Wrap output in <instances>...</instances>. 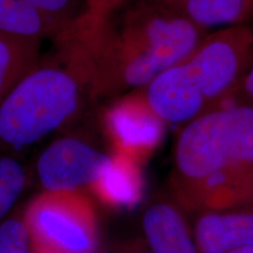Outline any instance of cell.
Instances as JSON below:
<instances>
[{
	"instance_id": "9a60e30c",
	"label": "cell",
	"mask_w": 253,
	"mask_h": 253,
	"mask_svg": "<svg viewBox=\"0 0 253 253\" xmlns=\"http://www.w3.org/2000/svg\"><path fill=\"white\" fill-rule=\"evenodd\" d=\"M0 253H34L23 216L0 223Z\"/></svg>"
},
{
	"instance_id": "3957f363",
	"label": "cell",
	"mask_w": 253,
	"mask_h": 253,
	"mask_svg": "<svg viewBox=\"0 0 253 253\" xmlns=\"http://www.w3.org/2000/svg\"><path fill=\"white\" fill-rule=\"evenodd\" d=\"M253 60V32L232 25L208 34L188 58L157 75L145 97L164 122L183 123L224 107Z\"/></svg>"
},
{
	"instance_id": "277c9868",
	"label": "cell",
	"mask_w": 253,
	"mask_h": 253,
	"mask_svg": "<svg viewBox=\"0 0 253 253\" xmlns=\"http://www.w3.org/2000/svg\"><path fill=\"white\" fill-rule=\"evenodd\" d=\"M90 100L81 66L59 54L39 62L0 104V148L18 151L42 141L79 115Z\"/></svg>"
},
{
	"instance_id": "d6986e66",
	"label": "cell",
	"mask_w": 253,
	"mask_h": 253,
	"mask_svg": "<svg viewBox=\"0 0 253 253\" xmlns=\"http://www.w3.org/2000/svg\"><path fill=\"white\" fill-rule=\"evenodd\" d=\"M123 253H153L148 249V246L142 243H132V244L128 245V248H126Z\"/></svg>"
},
{
	"instance_id": "ffe728a7",
	"label": "cell",
	"mask_w": 253,
	"mask_h": 253,
	"mask_svg": "<svg viewBox=\"0 0 253 253\" xmlns=\"http://www.w3.org/2000/svg\"><path fill=\"white\" fill-rule=\"evenodd\" d=\"M229 253H253V244L243 246V248L233 250V251H231Z\"/></svg>"
},
{
	"instance_id": "ba28073f",
	"label": "cell",
	"mask_w": 253,
	"mask_h": 253,
	"mask_svg": "<svg viewBox=\"0 0 253 253\" xmlns=\"http://www.w3.org/2000/svg\"><path fill=\"white\" fill-rule=\"evenodd\" d=\"M194 237L198 253H229L253 244V205L198 212Z\"/></svg>"
},
{
	"instance_id": "5b68a950",
	"label": "cell",
	"mask_w": 253,
	"mask_h": 253,
	"mask_svg": "<svg viewBox=\"0 0 253 253\" xmlns=\"http://www.w3.org/2000/svg\"><path fill=\"white\" fill-rule=\"evenodd\" d=\"M23 219L34 253H95L96 211L81 191H43L25 208Z\"/></svg>"
},
{
	"instance_id": "7c38bea8",
	"label": "cell",
	"mask_w": 253,
	"mask_h": 253,
	"mask_svg": "<svg viewBox=\"0 0 253 253\" xmlns=\"http://www.w3.org/2000/svg\"><path fill=\"white\" fill-rule=\"evenodd\" d=\"M201 27L238 24L253 9L252 0H161Z\"/></svg>"
},
{
	"instance_id": "5bb4252c",
	"label": "cell",
	"mask_w": 253,
	"mask_h": 253,
	"mask_svg": "<svg viewBox=\"0 0 253 253\" xmlns=\"http://www.w3.org/2000/svg\"><path fill=\"white\" fill-rule=\"evenodd\" d=\"M26 167L17 157L0 155V223L23 195L27 184Z\"/></svg>"
},
{
	"instance_id": "2e32d148",
	"label": "cell",
	"mask_w": 253,
	"mask_h": 253,
	"mask_svg": "<svg viewBox=\"0 0 253 253\" xmlns=\"http://www.w3.org/2000/svg\"><path fill=\"white\" fill-rule=\"evenodd\" d=\"M32 7L37 9L48 21L54 32L53 39L56 40L78 18L72 17V0H27Z\"/></svg>"
},
{
	"instance_id": "52a82bcc",
	"label": "cell",
	"mask_w": 253,
	"mask_h": 253,
	"mask_svg": "<svg viewBox=\"0 0 253 253\" xmlns=\"http://www.w3.org/2000/svg\"><path fill=\"white\" fill-rule=\"evenodd\" d=\"M109 156L84 138L66 136L38 157L37 177L45 191L84 192L96 181Z\"/></svg>"
},
{
	"instance_id": "ac0fdd59",
	"label": "cell",
	"mask_w": 253,
	"mask_h": 253,
	"mask_svg": "<svg viewBox=\"0 0 253 253\" xmlns=\"http://www.w3.org/2000/svg\"><path fill=\"white\" fill-rule=\"evenodd\" d=\"M237 93H239L240 97L243 99V101L239 104L253 107V60L248 73H246L244 80H243L242 84H240L239 90Z\"/></svg>"
},
{
	"instance_id": "8992f818",
	"label": "cell",
	"mask_w": 253,
	"mask_h": 253,
	"mask_svg": "<svg viewBox=\"0 0 253 253\" xmlns=\"http://www.w3.org/2000/svg\"><path fill=\"white\" fill-rule=\"evenodd\" d=\"M164 123L150 107L144 91H134L115 99L101 118L112 153L141 164L160 145Z\"/></svg>"
},
{
	"instance_id": "6da1fadb",
	"label": "cell",
	"mask_w": 253,
	"mask_h": 253,
	"mask_svg": "<svg viewBox=\"0 0 253 253\" xmlns=\"http://www.w3.org/2000/svg\"><path fill=\"white\" fill-rule=\"evenodd\" d=\"M204 37L203 27L161 0H128L102 18L84 12L55 42L79 62L97 101L147 87Z\"/></svg>"
},
{
	"instance_id": "8fae6325",
	"label": "cell",
	"mask_w": 253,
	"mask_h": 253,
	"mask_svg": "<svg viewBox=\"0 0 253 253\" xmlns=\"http://www.w3.org/2000/svg\"><path fill=\"white\" fill-rule=\"evenodd\" d=\"M41 39L0 32V104L39 63Z\"/></svg>"
},
{
	"instance_id": "44dd1931",
	"label": "cell",
	"mask_w": 253,
	"mask_h": 253,
	"mask_svg": "<svg viewBox=\"0 0 253 253\" xmlns=\"http://www.w3.org/2000/svg\"><path fill=\"white\" fill-rule=\"evenodd\" d=\"M252 2H253V0H252Z\"/></svg>"
},
{
	"instance_id": "e0dca14e",
	"label": "cell",
	"mask_w": 253,
	"mask_h": 253,
	"mask_svg": "<svg viewBox=\"0 0 253 253\" xmlns=\"http://www.w3.org/2000/svg\"><path fill=\"white\" fill-rule=\"evenodd\" d=\"M128 0H87V13L93 17L102 18L116 11Z\"/></svg>"
},
{
	"instance_id": "4fadbf2b",
	"label": "cell",
	"mask_w": 253,
	"mask_h": 253,
	"mask_svg": "<svg viewBox=\"0 0 253 253\" xmlns=\"http://www.w3.org/2000/svg\"><path fill=\"white\" fill-rule=\"evenodd\" d=\"M0 32L38 39L54 36L48 21L27 0H0Z\"/></svg>"
},
{
	"instance_id": "30bf717a",
	"label": "cell",
	"mask_w": 253,
	"mask_h": 253,
	"mask_svg": "<svg viewBox=\"0 0 253 253\" xmlns=\"http://www.w3.org/2000/svg\"><path fill=\"white\" fill-rule=\"evenodd\" d=\"M143 188L141 163L112 153L89 191L107 207L131 209L140 203Z\"/></svg>"
},
{
	"instance_id": "9c48e42d",
	"label": "cell",
	"mask_w": 253,
	"mask_h": 253,
	"mask_svg": "<svg viewBox=\"0 0 253 253\" xmlns=\"http://www.w3.org/2000/svg\"><path fill=\"white\" fill-rule=\"evenodd\" d=\"M144 243L153 253H198L184 209L175 199H158L142 218Z\"/></svg>"
},
{
	"instance_id": "7a4b0ae2",
	"label": "cell",
	"mask_w": 253,
	"mask_h": 253,
	"mask_svg": "<svg viewBox=\"0 0 253 253\" xmlns=\"http://www.w3.org/2000/svg\"><path fill=\"white\" fill-rule=\"evenodd\" d=\"M173 199L192 212L253 205V107L232 104L190 121L177 138Z\"/></svg>"
}]
</instances>
